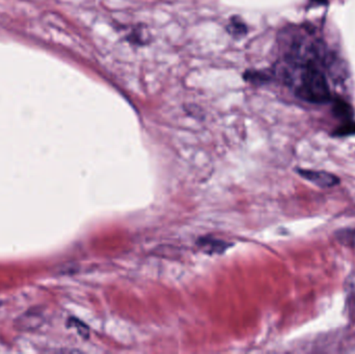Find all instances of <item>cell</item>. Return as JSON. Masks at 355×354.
I'll return each instance as SVG.
<instances>
[{
  "label": "cell",
  "mask_w": 355,
  "mask_h": 354,
  "mask_svg": "<svg viewBox=\"0 0 355 354\" xmlns=\"http://www.w3.org/2000/svg\"><path fill=\"white\" fill-rule=\"evenodd\" d=\"M292 82L302 99L312 103H325L331 100V89L324 74L315 62L295 64Z\"/></svg>",
  "instance_id": "obj_1"
},
{
  "label": "cell",
  "mask_w": 355,
  "mask_h": 354,
  "mask_svg": "<svg viewBox=\"0 0 355 354\" xmlns=\"http://www.w3.org/2000/svg\"><path fill=\"white\" fill-rule=\"evenodd\" d=\"M355 134V123H347L343 126L339 127L337 130L334 132L335 136H349V135Z\"/></svg>",
  "instance_id": "obj_5"
},
{
  "label": "cell",
  "mask_w": 355,
  "mask_h": 354,
  "mask_svg": "<svg viewBox=\"0 0 355 354\" xmlns=\"http://www.w3.org/2000/svg\"><path fill=\"white\" fill-rule=\"evenodd\" d=\"M298 174L321 188H331L339 184L340 179L331 172L322 170H297Z\"/></svg>",
  "instance_id": "obj_2"
},
{
  "label": "cell",
  "mask_w": 355,
  "mask_h": 354,
  "mask_svg": "<svg viewBox=\"0 0 355 354\" xmlns=\"http://www.w3.org/2000/svg\"><path fill=\"white\" fill-rule=\"evenodd\" d=\"M227 30L232 35L239 37L246 33V25L239 17H234L227 25Z\"/></svg>",
  "instance_id": "obj_3"
},
{
  "label": "cell",
  "mask_w": 355,
  "mask_h": 354,
  "mask_svg": "<svg viewBox=\"0 0 355 354\" xmlns=\"http://www.w3.org/2000/svg\"><path fill=\"white\" fill-rule=\"evenodd\" d=\"M334 112H335L338 118H349L352 116V110L350 106L342 101L336 103L335 107H334Z\"/></svg>",
  "instance_id": "obj_4"
}]
</instances>
